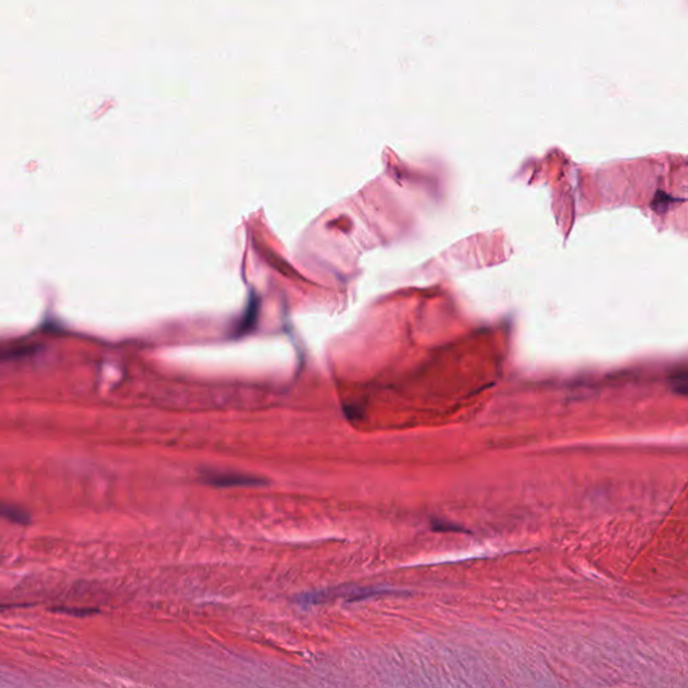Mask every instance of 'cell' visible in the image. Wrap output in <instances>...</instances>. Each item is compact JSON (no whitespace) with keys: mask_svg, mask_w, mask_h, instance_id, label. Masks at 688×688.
<instances>
[{"mask_svg":"<svg viewBox=\"0 0 688 688\" xmlns=\"http://www.w3.org/2000/svg\"><path fill=\"white\" fill-rule=\"evenodd\" d=\"M0 515L14 523H20V525H24L29 522V515L23 510H20L18 507H14V506H3L0 507Z\"/></svg>","mask_w":688,"mask_h":688,"instance_id":"1","label":"cell"},{"mask_svg":"<svg viewBox=\"0 0 688 688\" xmlns=\"http://www.w3.org/2000/svg\"><path fill=\"white\" fill-rule=\"evenodd\" d=\"M238 481L239 486H250V484H256V480H252L250 477H243V476H239V477H234V476H227V477H223V476H219L216 479H213V481H216V484L219 486H234L236 483L234 481Z\"/></svg>","mask_w":688,"mask_h":688,"instance_id":"2","label":"cell"},{"mask_svg":"<svg viewBox=\"0 0 688 688\" xmlns=\"http://www.w3.org/2000/svg\"><path fill=\"white\" fill-rule=\"evenodd\" d=\"M54 610L66 613V614H72V616H77V617L95 614L96 611H99V609H92V608L90 609L89 608H82V609H79V608H56Z\"/></svg>","mask_w":688,"mask_h":688,"instance_id":"3","label":"cell"}]
</instances>
